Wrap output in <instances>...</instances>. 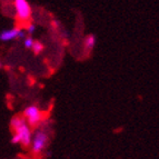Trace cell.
Returning <instances> with one entry per match:
<instances>
[{
	"mask_svg": "<svg viewBox=\"0 0 159 159\" xmlns=\"http://www.w3.org/2000/svg\"><path fill=\"white\" fill-rule=\"evenodd\" d=\"M13 7H15V15L18 21L22 24H28L31 19V6L28 0H13Z\"/></svg>",
	"mask_w": 159,
	"mask_h": 159,
	"instance_id": "obj_1",
	"label": "cell"
},
{
	"mask_svg": "<svg viewBox=\"0 0 159 159\" xmlns=\"http://www.w3.org/2000/svg\"><path fill=\"white\" fill-rule=\"evenodd\" d=\"M48 143H49V136H48V134L41 129L37 130L34 134H32L31 143H30L32 154L37 155L43 152L46 147L48 146Z\"/></svg>",
	"mask_w": 159,
	"mask_h": 159,
	"instance_id": "obj_2",
	"label": "cell"
},
{
	"mask_svg": "<svg viewBox=\"0 0 159 159\" xmlns=\"http://www.w3.org/2000/svg\"><path fill=\"white\" fill-rule=\"evenodd\" d=\"M22 117L26 119L27 124L31 128H34L37 127L41 122V120L43 119V112L36 105H31V106L25 108L24 112H22Z\"/></svg>",
	"mask_w": 159,
	"mask_h": 159,
	"instance_id": "obj_3",
	"label": "cell"
},
{
	"mask_svg": "<svg viewBox=\"0 0 159 159\" xmlns=\"http://www.w3.org/2000/svg\"><path fill=\"white\" fill-rule=\"evenodd\" d=\"M27 36L26 31L21 28H11V29H6L0 32V41L2 43H8L16 39H25Z\"/></svg>",
	"mask_w": 159,
	"mask_h": 159,
	"instance_id": "obj_4",
	"label": "cell"
},
{
	"mask_svg": "<svg viewBox=\"0 0 159 159\" xmlns=\"http://www.w3.org/2000/svg\"><path fill=\"white\" fill-rule=\"evenodd\" d=\"M13 133L17 134L20 138V143L24 147H29L31 143V138H32V128L30 127L27 121H25L20 127H18L16 130H13Z\"/></svg>",
	"mask_w": 159,
	"mask_h": 159,
	"instance_id": "obj_5",
	"label": "cell"
},
{
	"mask_svg": "<svg viewBox=\"0 0 159 159\" xmlns=\"http://www.w3.org/2000/svg\"><path fill=\"white\" fill-rule=\"evenodd\" d=\"M96 43H97V38H96L95 34H90L86 36V38L84 39V49H85L86 52H91L95 48Z\"/></svg>",
	"mask_w": 159,
	"mask_h": 159,
	"instance_id": "obj_6",
	"label": "cell"
},
{
	"mask_svg": "<svg viewBox=\"0 0 159 159\" xmlns=\"http://www.w3.org/2000/svg\"><path fill=\"white\" fill-rule=\"evenodd\" d=\"M26 121V119H25L22 116H15L12 117V119L10 120V127L12 130H16L18 127H20V126L24 124V122Z\"/></svg>",
	"mask_w": 159,
	"mask_h": 159,
	"instance_id": "obj_7",
	"label": "cell"
},
{
	"mask_svg": "<svg viewBox=\"0 0 159 159\" xmlns=\"http://www.w3.org/2000/svg\"><path fill=\"white\" fill-rule=\"evenodd\" d=\"M43 49H45V45H43V43H41V41L34 40V45H32V47H31L32 52H34V55H39V53L43 52Z\"/></svg>",
	"mask_w": 159,
	"mask_h": 159,
	"instance_id": "obj_8",
	"label": "cell"
},
{
	"mask_svg": "<svg viewBox=\"0 0 159 159\" xmlns=\"http://www.w3.org/2000/svg\"><path fill=\"white\" fill-rule=\"evenodd\" d=\"M25 31H26L27 36H31V34H34V31H36V26H34V24H32V22H28V24L25 25Z\"/></svg>",
	"mask_w": 159,
	"mask_h": 159,
	"instance_id": "obj_9",
	"label": "cell"
},
{
	"mask_svg": "<svg viewBox=\"0 0 159 159\" xmlns=\"http://www.w3.org/2000/svg\"><path fill=\"white\" fill-rule=\"evenodd\" d=\"M34 38L31 36H26V38L24 39V46L27 49H31L32 45H34Z\"/></svg>",
	"mask_w": 159,
	"mask_h": 159,
	"instance_id": "obj_10",
	"label": "cell"
},
{
	"mask_svg": "<svg viewBox=\"0 0 159 159\" xmlns=\"http://www.w3.org/2000/svg\"><path fill=\"white\" fill-rule=\"evenodd\" d=\"M11 143H12L13 145H17V143H20V138H19V136L17 135V134L13 133L12 137H11Z\"/></svg>",
	"mask_w": 159,
	"mask_h": 159,
	"instance_id": "obj_11",
	"label": "cell"
},
{
	"mask_svg": "<svg viewBox=\"0 0 159 159\" xmlns=\"http://www.w3.org/2000/svg\"><path fill=\"white\" fill-rule=\"evenodd\" d=\"M52 25H53V28H56V29H58L59 27H60V22H59L58 20H55V21H52Z\"/></svg>",
	"mask_w": 159,
	"mask_h": 159,
	"instance_id": "obj_12",
	"label": "cell"
},
{
	"mask_svg": "<svg viewBox=\"0 0 159 159\" xmlns=\"http://www.w3.org/2000/svg\"><path fill=\"white\" fill-rule=\"evenodd\" d=\"M0 67H1V60H0Z\"/></svg>",
	"mask_w": 159,
	"mask_h": 159,
	"instance_id": "obj_13",
	"label": "cell"
}]
</instances>
